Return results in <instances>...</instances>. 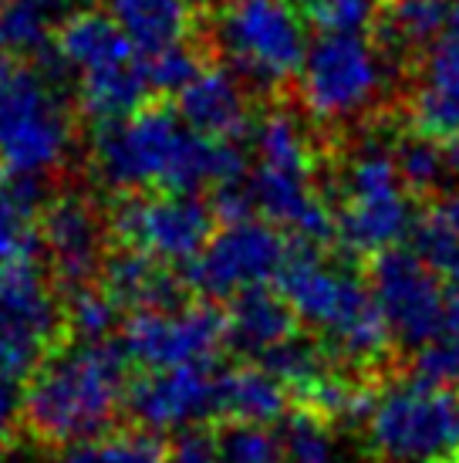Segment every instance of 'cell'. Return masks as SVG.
<instances>
[{"label": "cell", "instance_id": "cell-1", "mask_svg": "<svg viewBox=\"0 0 459 463\" xmlns=\"http://www.w3.org/2000/svg\"><path fill=\"white\" fill-rule=\"evenodd\" d=\"M247 166L230 139L196 132L169 109H136L102 122L91 139V173L115 194H220L247 180Z\"/></svg>", "mask_w": 459, "mask_h": 463}, {"label": "cell", "instance_id": "cell-2", "mask_svg": "<svg viewBox=\"0 0 459 463\" xmlns=\"http://www.w3.org/2000/svg\"><path fill=\"white\" fill-rule=\"evenodd\" d=\"M128 386V355L118 342L68 338L31 373L24 389L27 433L58 447L98 437L115 423Z\"/></svg>", "mask_w": 459, "mask_h": 463}, {"label": "cell", "instance_id": "cell-3", "mask_svg": "<svg viewBox=\"0 0 459 463\" xmlns=\"http://www.w3.org/2000/svg\"><path fill=\"white\" fill-rule=\"evenodd\" d=\"M277 284L291 301L297 322L311 325L321 335V345L344 369L371 373L389 355L392 332L371 295V284L358 274L301 244L291 250Z\"/></svg>", "mask_w": 459, "mask_h": 463}, {"label": "cell", "instance_id": "cell-4", "mask_svg": "<svg viewBox=\"0 0 459 463\" xmlns=\"http://www.w3.org/2000/svg\"><path fill=\"white\" fill-rule=\"evenodd\" d=\"M247 200L264 220L304 247L334 237V217L318 194V159L304 126L291 112H267L250 126Z\"/></svg>", "mask_w": 459, "mask_h": 463}, {"label": "cell", "instance_id": "cell-5", "mask_svg": "<svg viewBox=\"0 0 459 463\" xmlns=\"http://www.w3.org/2000/svg\"><path fill=\"white\" fill-rule=\"evenodd\" d=\"M71 149L75 116L52 75L21 58H0V173L41 186Z\"/></svg>", "mask_w": 459, "mask_h": 463}, {"label": "cell", "instance_id": "cell-6", "mask_svg": "<svg viewBox=\"0 0 459 463\" xmlns=\"http://www.w3.org/2000/svg\"><path fill=\"white\" fill-rule=\"evenodd\" d=\"M58 61L75 78L78 109L98 126L142 109L153 91L145 54L112 14H71L58 31Z\"/></svg>", "mask_w": 459, "mask_h": 463}, {"label": "cell", "instance_id": "cell-7", "mask_svg": "<svg viewBox=\"0 0 459 463\" xmlns=\"http://www.w3.org/2000/svg\"><path fill=\"white\" fill-rule=\"evenodd\" d=\"M297 95L314 122L344 126L375 109L389 89V58L361 27H324L307 44Z\"/></svg>", "mask_w": 459, "mask_h": 463}, {"label": "cell", "instance_id": "cell-8", "mask_svg": "<svg viewBox=\"0 0 459 463\" xmlns=\"http://www.w3.org/2000/svg\"><path fill=\"white\" fill-rule=\"evenodd\" d=\"M412 190L396 163V146L365 139L351 149L342 169V210L334 217V237L351 254H382L416 231Z\"/></svg>", "mask_w": 459, "mask_h": 463}, {"label": "cell", "instance_id": "cell-9", "mask_svg": "<svg viewBox=\"0 0 459 463\" xmlns=\"http://www.w3.org/2000/svg\"><path fill=\"white\" fill-rule=\"evenodd\" d=\"M213 41L223 65L264 91L294 81L311 44L294 0H220Z\"/></svg>", "mask_w": 459, "mask_h": 463}, {"label": "cell", "instance_id": "cell-10", "mask_svg": "<svg viewBox=\"0 0 459 463\" xmlns=\"http://www.w3.org/2000/svg\"><path fill=\"white\" fill-rule=\"evenodd\" d=\"M361 423L382 463H449L459 450V396L412 375L375 389Z\"/></svg>", "mask_w": 459, "mask_h": 463}, {"label": "cell", "instance_id": "cell-11", "mask_svg": "<svg viewBox=\"0 0 459 463\" xmlns=\"http://www.w3.org/2000/svg\"><path fill=\"white\" fill-rule=\"evenodd\" d=\"M213 213L217 210L196 194L145 190L126 194L112 206L108 231L128 250H142L163 264L186 268L213 237Z\"/></svg>", "mask_w": 459, "mask_h": 463}, {"label": "cell", "instance_id": "cell-12", "mask_svg": "<svg viewBox=\"0 0 459 463\" xmlns=\"http://www.w3.org/2000/svg\"><path fill=\"white\" fill-rule=\"evenodd\" d=\"M294 247L270 220H227L206 241L200 258L183 268V281L206 298H233L281 278Z\"/></svg>", "mask_w": 459, "mask_h": 463}, {"label": "cell", "instance_id": "cell-13", "mask_svg": "<svg viewBox=\"0 0 459 463\" xmlns=\"http://www.w3.org/2000/svg\"><path fill=\"white\" fill-rule=\"evenodd\" d=\"M64 338V301L31 260L0 268V373L24 379Z\"/></svg>", "mask_w": 459, "mask_h": 463}, {"label": "cell", "instance_id": "cell-14", "mask_svg": "<svg viewBox=\"0 0 459 463\" xmlns=\"http://www.w3.org/2000/svg\"><path fill=\"white\" fill-rule=\"evenodd\" d=\"M128 362L142 369H169L210 362L227 345V315L206 301H179L173 308L132 311L118 338Z\"/></svg>", "mask_w": 459, "mask_h": 463}, {"label": "cell", "instance_id": "cell-15", "mask_svg": "<svg viewBox=\"0 0 459 463\" xmlns=\"http://www.w3.org/2000/svg\"><path fill=\"white\" fill-rule=\"evenodd\" d=\"M369 284L392 342L416 352L443 332V274L429 268L416 250L398 244L375 254Z\"/></svg>", "mask_w": 459, "mask_h": 463}, {"label": "cell", "instance_id": "cell-16", "mask_svg": "<svg viewBox=\"0 0 459 463\" xmlns=\"http://www.w3.org/2000/svg\"><path fill=\"white\" fill-rule=\"evenodd\" d=\"M220 369L210 362L149 369L128 386L126 406L132 420L149 433H179L217 416Z\"/></svg>", "mask_w": 459, "mask_h": 463}, {"label": "cell", "instance_id": "cell-17", "mask_svg": "<svg viewBox=\"0 0 459 463\" xmlns=\"http://www.w3.org/2000/svg\"><path fill=\"white\" fill-rule=\"evenodd\" d=\"M38 237L64 291L91 284L105 264V220L89 196L61 194L44 206Z\"/></svg>", "mask_w": 459, "mask_h": 463}, {"label": "cell", "instance_id": "cell-18", "mask_svg": "<svg viewBox=\"0 0 459 463\" xmlns=\"http://www.w3.org/2000/svg\"><path fill=\"white\" fill-rule=\"evenodd\" d=\"M179 118L203 136L233 139L250 129L247 89L237 71L227 65H200L176 91Z\"/></svg>", "mask_w": 459, "mask_h": 463}, {"label": "cell", "instance_id": "cell-19", "mask_svg": "<svg viewBox=\"0 0 459 463\" xmlns=\"http://www.w3.org/2000/svg\"><path fill=\"white\" fill-rule=\"evenodd\" d=\"M408 109L419 132L459 139V31H446L422 52Z\"/></svg>", "mask_w": 459, "mask_h": 463}, {"label": "cell", "instance_id": "cell-20", "mask_svg": "<svg viewBox=\"0 0 459 463\" xmlns=\"http://www.w3.org/2000/svg\"><path fill=\"white\" fill-rule=\"evenodd\" d=\"M98 274H102V288L122 311L173 308L179 301H186L183 288H190L173 270V264H163V260L149 258L142 250H128V247L105 258Z\"/></svg>", "mask_w": 459, "mask_h": 463}, {"label": "cell", "instance_id": "cell-21", "mask_svg": "<svg viewBox=\"0 0 459 463\" xmlns=\"http://www.w3.org/2000/svg\"><path fill=\"white\" fill-rule=\"evenodd\" d=\"M223 315H227V345L237 348L240 355H260V359L294 338L301 325L284 291H270L267 284L233 295Z\"/></svg>", "mask_w": 459, "mask_h": 463}, {"label": "cell", "instance_id": "cell-22", "mask_svg": "<svg viewBox=\"0 0 459 463\" xmlns=\"http://www.w3.org/2000/svg\"><path fill=\"white\" fill-rule=\"evenodd\" d=\"M108 14L142 54L183 48L196 27V0H108Z\"/></svg>", "mask_w": 459, "mask_h": 463}, {"label": "cell", "instance_id": "cell-23", "mask_svg": "<svg viewBox=\"0 0 459 463\" xmlns=\"http://www.w3.org/2000/svg\"><path fill=\"white\" fill-rule=\"evenodd\" d=\"M291 392L267 365H237L220 373L217 420L223 423H277L287 416Z\"/></svg>", "mask_w": 459, "mask_h": 463}, {"label": "cell", "instance_id": "cell-24", "mask_svg": "<svg viewBox=\"0 0 459 463\" xmlns=\"http://www.w3.org/2000/svg\"><path fill=\"white\" fill-rule=\"evenodd\" d=\"M396 163L412 194H446L459 180L456 139H439L416 129L396 142Z\"/></svg>", "mask_w": 459, "mask_h": 463}, {"label": "cell", "instance_id": "cell-25", "mask_svg": "<svg viewBox=\"0 0 459 463\" xmlns=\"http://www.w3.org/2000/svg\"><path fill=\"white\" fill-rule=\"evenodd\" d=\"M453 21V0H385L379 34L392 52H426Z\"/></svg>", "mask_w": 459, "mask_h": 463}, {"label": "cell", "instance_id": "cell-26", "mask_svg": "<svg viewBox=\"0 0 459 463\" xmlns=\"http://www.w3.org/2000/svg\"><path fill=\"white\" fill-rule=\"evenodd\" d=\"M38 237V183L0 180V268L34 258Z\"/></svg>", "mask_w": 459, "mask_h": 463}, {"label": "cell", "instance_id": "cell-27", "mask_svg": "<svg viewBox=\"0 0 459 463\" xmlns=\"http://www.w3.org/2000/svg\"><path fill=\"white\" fill-rule=\"evenodd\" d=\"M48 463H166V447L149 433H112L64 443Z\"/></svg>", "mask_w": 459, "mask_h": 463}, {"label": "cell", "instance_id": "cell-28", "mask_svg": "<svg viewBox=\"0 0 459 463\" xmlns=\"http://www.w3.org/2000/svg\"><path fill=\"white\" fill-rule=\"evenodd\" d=\"M281 447L284 463H342L334 423L301 406L284 416Z\"/></svg>", "mask_w": 459, "mask_h": 463}, {"label": "cell", "instance_id": "cell-29", "mask_svg": "<svg viewBox=\"0 0 459 463\" xmlns=\"http://www.w3.org/2000/svg\"><path fill=\"white\" fill-rule=\"evenodd\" d=\"M64 335L78 342H105L118 328L122 308L115 305L102 284H81L64 291Z\"/></svg>", "mask_w": 459, "mask_h": 463}, {"label": "cell", "instance_id": "cell-30", "mask_svg": "<svg viewBox=\"0 0 459 463\" xmlns=\"http://www.w3.org/2000/svg\"><path fill=\"white\" fill-rule=\"evenodd\" d=\"M220 463H284L281 437L267 423H223L217 433Z\"/></svg>", "mask_w": 459, "mask_h": 463}, {"label": "cell", "instance_id": "cell-31", "mask_svg": "<svg viewBox=\"0 0 459 463\" xmlns=\"http://www.w3.org/2000/svg\"><path fill=\"white\" fill-rule=\"evenodd\" d=\"M412 379L429 383L439 389L459 386V338L449 332H439L412 355Z\"/></svg>", "mask_w": 459, "mask_h": 463}, {"label": "cell", "instance_id": "cell-32", "mask_svg": "<svg viewBox=\"0 0 459 463\" xmlns=\"http://www.w3.org/2000/svg\"><path fill=\"white\" fill-rule=\"evenodd\" d=\"M145 68H149L153 89L173 91V95H176V91L186 85V78L200 68V61H196L190 54V48L183 44V48H169V52H159V54H145Z\"/></svg>", "mask_w": 459, "mask_h": 463}, {"label": "cell", "instance_id": "cell-33", "mask_svg": "<svg viewBox=\"0 0 459 463\" xmlns=\"http://www.w3.org/2000/svg\"><path fill=\"white\" fill-rule=\"evenodd\" d=\"M166 463H220L217 433L206 426H186L173 433L166 447Z\"/></svg>", "mask_w": 459, "mask_h": 463}, {"label": "cell", "instance_id": "cell-34", "mask_svg": "<svg viewBox=\"0 0 459 463\" xmlns=\"http://www.w3.org/2000/svg\"><path fill=\"white\" fill-rule=\"evenodd\" d=\"M24 423V389L14 375L0 373V443L14 437V430Z\"/></svg>", "mask_w": 459, "mask_h": 463}, {"label": "cell", "instance_id": "cell-35", "mask_svg": "<svg viewBox=\"0 0 459 463\" xmlns=\"http://www.w3.org/2000/svg\"><path fill=\"white\" fill-rule=\"evenodd\" d=\"M7 4H14V7H21V11H27V14H34L38 21L54 27V24H64L71 14L85 11L89 0H7Z\"/></svg>", "mask_w": 459, "mask_h": 463}, {"label": "cell", "instance_id": "cell-36", "mask_svg": "<svg viewBox=\"0 0 459 463\" xmlns=\"http://www.w3.org/2000/svg\"><path fill=\"white\" fill-rule=\"evenodd\" d=\"M443 332L459 338V268L443 274Z\"/></svg>", "mask_w": 459, "mask_h": 463}, {"label": "cell", "instance_id": "cell-37", "mask_svg": "<svg viewBox=\"0 0 459 463\" xmlns=\"http://www.w3.org/2000/svg\"><path fill=\"white\" fill-rule=\"evenodd\" d=\"M429 217L439 220L449 233H456L459 237V186H453V190H446V194H439V200H436L433 210H429Z\"/></svg>", "mask_w": 459, "mask_h": 463}, {"label": "cell", "instance_id": "cell-38", "mask_svg": "<svg viewBox=\"0 0 459 463\" xmlns=\"http://www.w3.org/2000/svg\"><path fill=\"white\" fill-rule=\"evenodd\" d=\"M449 463H459V450H456V453H453V457H449Z\"/></svg>", "mask_w": 459, "mask_h": 463}, {"label": "cell", "instance_id": "cell-39", "mask_svg": "<svg viewBox=\"0 0 459 463\" xmlns=\"http://www.w3.org/2000/svg\"><path fill=\"white\" fill-rule=\"evenodd\" d=\"M4 4H7V0H0V7H4Z\"/></svg>", "mask_w": 459, "mask_h": 463}, {"label": "cell", "instance_id": "cell-40", "mask_svg": "<svg viewBox=\"0 0 459 463\" xmlns=\"http://www.w3.org/2000/svg\"><path fill=\"white\" fill-rule=\"evenodd\" d=\"M0 463H4V457H0Z\"/></svg>", "mask_w": 459, "mask_h": 463}]
</instances>
